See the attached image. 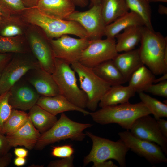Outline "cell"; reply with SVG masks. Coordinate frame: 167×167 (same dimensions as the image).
Here are the masks:
<instances>
[{
	"label": "cell",
	"mask_w": 167,
	"mask_h": 167,
	"mask_svg": "<svg viewBox=\"0 0 167 167\" xmlns=\"http://www.w3.org/2000/svg\"><path fill=\"white\" fill-rule=\"evenodd\" d=\"M161 77L157 79H155L153 84H156L160 82H162L167 80V73H165Z\"/></svg>",
	"instance_id": "47"
},
{
	"label": "cell",
	"mask_w": 167,
	"mask_h": 167,
	"mask_svg": "<svg viewBox=\"0 0 167 167\" xmlns=\"http://www.w3.org/2000/svg\"><path fill=\"white\" fill-rule=\"evenodd\" d=\"M66 20L79 24L86 32L90 40L101 39L104 36L106 25L101 13V4L94 5L85 11H75Z\"/></svg>",
	"instance_id": "12"
},
{
	"label": "cell",
	"mask_w": 167,
	"mask_h": 167,
	"mask_svg": "<svg viewBox=\"0 0 167 167\" xmlns=\"http://www.w3.org/2000/svg\"><path fill=\"white\" fill-rule=\"evenodd\" d=\"M29 42L31 49L41 67L52 74L55 67V58L49 42L36 34L30 35Z\"/></svg>",
	"instance_id": "16"
},
{
	"label": "cell",
	"mask_w": 167,
	"mask_h": 167,
	"mask_svg": "<svg viewBox=\"0 0 167 167\" xmlns=\"http://www.w3.org/2000/svg\"><path fill=\"white\" fill-rule=\"evenodd\" d=\"M25 49L22 43L11 37L0 36V53H24Z\"/></svg>",
	"instance_id": "31"
},
{
	"label": "cell",
	"mask_w": 167,
	"mask_h": 167,
	"mask_svg": "<svg viewBox=\"0 0 167 167\" xmlns=\"http://www.w3.org/2000/svg\"><path fill=\"white\" fill-rule=\"evenodd\" d=\"M101 0H91L92 6L95 5L100 4Z\"/></svg>",
	"instance_id": "49"
},
{
	"label": "cell",
	"mask_w": 167,
	"mask_h": 167,
	"mask_svg": "<svg viewBox=\"0 0 167 167\" xmlns=\"http://www.w3.org/2000/svg\"><path fill=\"white\" fill-rule=\"evenodd\" d=\"M14 153L17 157L26 158L28 154V151L24 148H15Z\"/></svg>",
	"instance_id": "42"
},
{
	"label": "cell",
	"mask_w": 167,
	"mask_h": 167,
	"mask_svg": "<svg viewBox=\"0 0 167 167\" xmlns=\"http://www.w3.org/2000/svg\"><path fill=\"white\" fill-rule=\"evenodd\" d=\"M150 114H152L150 110L142 101L107 106L89 113L92 120L98 124H117L128 131L137 118Z\"/></svg>",
	"instance_id": "2"
},
{
	"label": "cell",
	"mask_w": 167,
	"mask_h": 167,
	"mask_svg": "<svg viewBox=\"0 0 167 167\" xmlns=\"http://www.w3.org/2000/svg\"><path fill=\"white\" fill-rule=\"evenodd\" d=\"M85 134L92 140V145L89 153L84 158V166L91 162L96 164L112 159L117 161L121 167H126V156L130 150L122 141L120 139L112 141L89 131Z\"/></svg>",
	"instance_id": "5"
},
{
	"label": "cell",
	"mask_w": 167,
	"mask_h": 167,
	"mask_svg": "<svg viewBox=\"0 0 167 167\" xmlns=\"http://www.w3.org/2000/svg\"><path fill=\"white\" fill-rule=\"evenodd\" d=\"M148 2H166L167 0H148Z\"/></svg>",
	"instance_id": "50"
},
{
	"label": "cell",
	"mask_w": 167,
	"mask_h": 167,
	"mask_svg": "<svg viewBox=\"0 0 167 167\" xmlns=\"http://www.w3.org/2000/svg\"><path fill=\"white\" fill-rule=\"evenodd\" d=\"M93 126L91 123H82L73 121L64 113L49 129L41 134L34 148L41 150L46 146L62 140L81 141L86 136L83 131Z\"/></svg>",
	"instance_id": "4"
},
{
	"label": "cell",
	"mask_w": 167,
	"mask_h": 167,
	"mask_svg": "<svg viewBox=\"0 0 167 167\" xmlns=\"http://www.w3.org/2000/svg\"><path fill=\"white\" fill-rule=\"evenodd\" d=\"M92 167H118L112 161H105L93 164Z\"/></svg>",
	"instance_id": "43"
},
{
	"label": "cell",
	"mask_w": 167,
	"mask_h": 167,
	"mask_svg": "<svg viewBox=\"0 0 167 167\" xmlns=\"http://www.w3.org/2000/svg\"><path fill=\"white\" fill-rule=\"evenodd\" d=\"M74 150L72 145L66 144L53 146L51 152L52 156L59 158H66L73 155Z\"/></svg>",
	"instance_id": "33"
},
{
	"label": "cell",
	"mask_w": 167,
	"mask_h": 167,
	"mask_svg": "<svg viewBox=\"0 0 167 167\" xmlns=\"http://www.w3.org/2000/svg\"><path fill=\"white\" fill-rule=\"evenodd\" d=\"M112 60L127 82L135 71L144 65L141 59L139 49L121 54L118 53Z\"/></svg>",
	"instance_id": "20"
},
{
	"label": "cell",
	"mask_w": 167,
	"mask_h": 167,
	"mask_svg": "<svg viewBox=\"0 0 167 167\" xmlns=\"http://www.w3.org/2000/svg\"><path fill=\"white\" fill-rule=\"evenodd\" d=\"M75 6L71 0H39L36 7L47 16L66 20L75 11Z\"/></svg>",
	"instance_id": "19"
},
{
	"label": "cell",
	"mask_w": 167,
	"mask_h": 167,
	"mask_svg": "<svg viewBox=\"0 0 167 167\" xmlns=\"http://www.w3.org/2000/svg\"><path fill=\"white\" fill-rule=\"evenodd\" d=\"M1 11L2 10H1V9H0V20H1V15H2V12H1Z\"/></svg>",
	"instance_id": "51"
},
{
	"label": "cell",
	"mask_w": 167,
	"mask_h": 167,
	"mask_svg": "<svg viewBox=\"0 0 167 167\" xmlns=\"http://www.w3.org/2000/svg\"><path fill=\"white\" fill-rule=\"evenodd\" d=\"M40 67L37 60L24 57L11 59L1 73L0 95L8 91L29 71Z\"/></svg>",
	"instance_id": "11"
},
{
	"label": "cell",
	"mask_w": 167,
	"mask_h": 167,
	"mask_svg": "<svg viewBox=\"0 0 167 167\" xmlns=\"http://www.w3.org/2000/svg\"><path fill=\"white\" fill-rule=\"evenodd\" d=\"M90 41L88 39L76 38L65 35L56 39H50L49 42L55 58L71 65L79 62Z\"/></svg>",
	"instance_id": "10"
},
{
	"label": "cell",
	"mask_w": 167,
	"mask_h": 167,
	"mask_svg": "<svg viewBox=\"0 0 167 167\" xmlns=\"http://www.w3.org/2000/svg\"><path fill=\"white\" fill-rule=\"evenodd\" d=\"M0 9L3 10L20 11L27 9L22 0H0Z\"/></svg>",
	"instance_id": "35"
},
{
	"label": "cell",
	"mask_w": 167,
	"mask_h": 167,
	"mask_svg": "<svg viewBox=\"0 0 167 167\" xmlns=\"http://www.w3.org/2000/svg\"><path fill=\"white\" fill-rule=\"evenodd\" d=\"M129 131L138 138L157 144L167 155V138L161 132L157 120L154 118L147 115L138 118Z\"/></svg>",
	"instance_id": "13"
},
{
	"label": "cell",
	"mask_w": 167,
	"mask_h": 167,
	"mask_svg": "<svg viewBox=\"0 0 167 167\" xmlns=\"http://www.w3.org/2000/svg\"><path fill=\"white\" fill-rule=\"evenodd\" d=\"M52 74L60 94L75 105L83 109L86 108L87 95L79 87L75 72L70 64L62 59L55 58V69Z\"/></svg>",
	"instance_id": "6"
},
{
	"label": "cell",
	"mask_w": 167,
	"mask_h": 167,
	"mask_svg": "<svg viewBox=\"0 0 167 167\" xmlns=\"http://www.w3.org/2000/svg\"><path fill=\"white\" fill-rule=\"evenodd\" d=\"M129 10L137 14L142 19L144 26L153 30L151 22V10L146 0H126Z\"/></svg>",
	"instance_id": "28"
},
{
	"label": "cell",
	"mask_w": 167,
	"mask_h": 167,
	"mask_svg": "<svg viewBox=\"0 0 167 167\" xmlns=\"http://www.w3.org/2000/svg\"><path fill=\"white\" fill-rule=\"evenodd\" d=\"M71 67L78 76L80 88L87 97L86 108L92 112L96 110L102 97L112 86L98 77L92 68L76 62Z\"/></svg>",
	"instance_id": "7"
},
{
	"label": "cell",
	"mask_w": 167,
	"mask_h": 167,
	"mask_svg": "<svg viewBox=\"0 0 167 167\" xmlns=\"http://www.w3.org/2000/svg\"><path fill=\"white\" fill-rule=\"evenodd\" d=\"M134 25L144 26V24L137 14L131 11H128L106 25L104 36L107 38H115L116 36L121 31Z\"/></svg>",
	"instance_id": "23"
},
{
	"label": "cell",
	"mask_w": 167,
	"mask_h": 167,
	"mask_svg": "<svg viewBox=\"0 0 167 167\" xmlns=\"http://www.w3.org/2000/svg\"><path fill=\"white\" fill-rule=\"evenodd\" d=\"M146 0L148 2V0Z\"/></svg>",
	"instance_id": "53"
},
{
	"label": "cell",
	"mask_w": 167,
	"mask_h": 167,
	"mask_svg": "<svg viewBox=\"0 0 167 167\" xmlns=\"http://www.w3.org/2000/svg\"><path fill=\"white\" fill-rule=\"evenodd\" d=\"M1 73H0V78H1Z\"/></svg>",
	"instance_id": "52"
},
{
	"label": "cell",
	"mask_w": 167,
	"mask_h": 167,
	"mask_svg": "<svg viewBox=\"0 0 167 167\" xmlns=\"http://www.w3.org/2000/svg\"><path fill=\"white\" fill-rule=\"evenodd\" d=\"M159 128L163 135L167 138V121L160 118L157 120Z\"/></svg>",
	"instance_id": "41"
},
{
	"label": "cell",
	"mask_w": 167,
	"mask_h": 167,
	"mask_svg": "<svg viewBox=\"0 0 167 167\" xmlns=\"http://www.w3.org/2000/svg\"><path fill=\"white\" fill-rule=\"evenodd\" d=\"M26 10L24 17L26 20L41 27L50 39L69 34L89 39L85 30L76 22L49 16L39 11L36 7Z\"/></svg>",
	"instance_id": "3"
},
{
	"label": "cell",
	"mask_w": 167,
	"mask_h": 167,
	"mask_svg": "<svg viewBox=\"0 0 167 167\" xmlns=\"http://www.w3.org/2000/svg\"><path fill=\"white\" fill-rule=\"evenodd\" d=\"M41 135L29 118L26 122L21 127L6 136L11 147L24 146L31 150L34 148Z\"/></svg>",
	"instance_id": "17"
},
{
	"label": "cell",
	"mask_w": 167,
	"mask_h": 167,
	"mask_svg": "<svg viewBox=\"0 0 167 167\" xmlns=\"http://www.w3.org/2000/svg\"><path fill=\"white\" fill-rule=\"evenodd\" d=\"M74 156L61 159L51 161L48 164V167H73Z\"/></svg>",
	"instance_id": "36"
},
{
	"label": "cell",
	"mask_w": 167,
	"mask_h": 167,
	"mask_svg": "<svg viewBox=\"0 0 167 167\" xmlns=\"http://www.w3.org/2000/svg\"><path fill=\"white\" fill-rule=\"evenodd\" d=\"M21 33V30L18 26L14 25H9L5 27L1 31L2 36L11 37L19 35Z\"/></svg>",
	"instance_id": "37"
},
{
	"label": "cell",
	"mask_w": 167,
	"mask_h": 167,
	"mask_svg": "<svg viewBox=\"0 0 167 167\" xmlns=\"http://www.w3.org/2000/svg\"><path fill=\"white\" fill-rule=\"evenodd\" d=\"M26 8L36 7L39 0H22Z\"/></svg>",
	"instance_id": "44"
},
{
	"label": "cell",
	"mask_w": 167,
	"mask_h": 167,
	"mask_svg": "<svg viewBox=\"0 0 167 167\" xmlns=\"http://www.w3.org/2000/svg\"><path fill=\"white\" fill-rule=\"evenodd\" d=\"M135 92L129 86L112 85L102 97L98 105L101 108L129 102Z\"/></svg>",
	"instance_id": "21"
},
{
	"label": "cell",
	"mask_w": 167,
	"mask_h": 167,
	"mask_svg": "<svg viewBox=\"0 0 167 167\" xmlns=\"http://www.w3.org/2000/svg\"><path fill=\"white\" fill-rule=\"evenodd\" d=\"M11 58V54L0 53V73H2Z\"/></svg>",
	"instance_id": "39"
},
{
	"label": "cell",
	"mask_w": 167,
	"mask_h": 167,
	"mask_svg": "<svg viewBox=\"0 0 167 167\" xmlns=\"http://www.w3.org/2000/svg\"><path fill=\"white\" fill-rule=\"evenodd\" d=\"M28 113L23 110L12 109L9 117L3 125L2 133L10 134L18 130L27 121Z\"/></svg>",
	"instance_id": "29"
},
{
	"label": "cell",
	"mask_w": 167,
	"mask_h": 167,
	"mask_svg": "<svg viewBox=\"0 0 167 167\" xmlns=\"http://www.w3.org/2000/svg\"><path fill=\"white\" fill-rule=\"evenodd\" d=\"M28 117L34 126L42 134L50 128L58 120L56 116L38 105H34L29 110Z\"/></svg>",
	"instance_id": "25"
},
{
	"label": "cell",
	"mask_w": 167,
	"mask_h": 167,
	"mask_svg": "<svg viewBox=\"0 0 167 167\" xmlns=\"http://www.w3.org/2000/svg\"><path fill=\"white\" fill-rule=\"evenodd\" d=\"M145 92L152 95L167 98V80L152 84L146 89Z\"/></svg>",
	"instance_id": "34"
},
{
	"label": "cell",
	"mask_w": 167,
	"mask_h": 167,
	"mask_svg": "<svg viewBox=\"0 0 167 167\" xmlns=\"http://www.w3.org/2000/svg\"><path fill=\"white\" fill-rule=\"evenodd\" d=\"M101 12L106 25L129 11L126 0H101Z\"/></svg>",
	"instance_id": "26"
},
{
	"label": "cell",
	"mask_w": 167,
	"mask_h": 167,
	"mask_svg": "<svg viewBox=\"0 0 167 167\" xmlns=\"http://www.w3.org/2000/svg\"><path fill=\"white\" fill-rule=\"evenodd\" d=\"M158 12L160 14L166 15L167 14V8L164 6L160 5L158 7Z\"/></svg>",
	"instance_id": "48"
},
{
	"label": "cell",
	"mask_w": 167,
	"mask_h": 167,
	"mask_svg": "<svg viewBox=\"0 0 167 167\" xmlns=\"http://www.w3.org/2000/svg\"><path fill=\"white\" fill-rule=\"evenodd\" d=\"M26 160L25 158L17 157L14 159V165L18 167L24 165L26 163Z\"/></svg>",
	"instance_id": "45"
},
{
	"label": "cell",
	"mask_w": 167,
	"mask_h": 167,
	"mask_svg": "<svg viewBox=\"0 0 167 167\" xmlns=\"http://www.w3.org/2000/svg\"><path fill=\"white\" fill-rule=\"evenodd\" d=\"M11 148L6 136L0 133V156L9 152Z\"/></svg>",
	"instance_id": "38"
},
{
	"label": "cell",
	"mask_w": 167,
	"mask_h": 167,
	"mask_svg": "<svg viewBox=\"0 0 167 167\" xmlns=\"http://www.w3.org/2000/svg\"><path fill=\"white\" fill-rule=\"evenodd\" d=\"M140 56L144 65L155 75L167 73V38L160 33L144 26Z\"/></svg>",
	"instance_id": "1"
},
{
	"label": "cell",
	"mask_w": 167,
	"mask_h": 167,
	"mask_svg": "<svg viewBox=\"0 0 167 167\" xmlns=\"http://www.w3.org/2000/svg\"><path fill=\"white\" fill-rule=\"evenodd\" d=\"M144 26L129 27L117 35L116 48L117 52H126L134 49L140 42Z\"/></svg>",
	"instance_id": "22"
},
{
	"label": "cell",
	"mask_w": 167,
	"mask_h": 167,
	"mask_svg": "<svg viewBox=\"0 0 167 167\" xmlns=\"http://www.w3.org/2000/svg\"><path fill=\"white\" fill-rule=\"evenodd\" d=\"M9 94V91L0 95V133L2 134L4 123L13 109L8 102Z\"/></svg>",
	"instance_id": "32"
},
{
	"label": "cell",
	"mask_w": 167,
	"mask_h": 167,
	"mask_svg": "<svg viewBox=\"0 0 167 167\" xmlns=\"http://www.w3.org/2000/svg\"><path fill=\"white\" fill-rule=\"evenodd\" d=\"M118 135L120 139L130 150L144 158L152 165L167 162L166 155L157 144L138 138L129 131L119 132Z\"/></svg>",
	"instance_id": "9"
},
{
	"label": "cell",
	"mask_w": 167,
	"mask_h": 167,
	"mask_svg": "<svg viewBox=\"0 0 167 167\" xmlns=\"http://www.w3.org/2000/svg\"><path fill=\"white\" fill-rule=\"evenodd\" d=\"M138 93L141 101L149 109L156 119L157 120L160 118L167 117V104L143 92Z\"/></svg>",
	"instance_id": "30"
},
{
	"label": "cell",
	"mask_w": 167,
	"mask_h": 167,
	"mask_svg": "<svg viewBox=\"0 0 167 167\" xmlns=\"http://www.w3.org/2000/svg\"><path fill=\"white\" fill-rule=\"evenodd\" d=\"M75 6L80 7H86L88 4V0H71Z\"/></svg>",
	"instance_id": "46"
},
{
	"label": "cell",
	"mask_w": 167,
	"mask_h": 167,
	"mask_svg": "<svg viewBox=\"0 0 167 167\" xmlns=\"http://www.w3.org/2000/svg\"><path fill=\"white\" fill-rule=\"evenodd\" d=\"M155 75L144 65H143L131 75L128 80V85L135 92L138 93L145 92L155 79Z\"/></svg>",
	"instance_id": "27"
},
{
	"label": "cell",
	"mask_w": 167,
	"mask_h": 167,
	"mask_svg": "<svg viewBox=\"0 0 167 167\" xmlns=\"http://www.w3.org/2000/svg\"><path fill=\"white\" fill-rule=\"evenodd\" d=\"M116 44L115 38L90 40L88 45L82 53L78 62L93 68L104 61L113 60L118 54Z\"/></svg>",
	"instance_id": "8"
},
{
	"label": "cell",
	"mask_w": 167,
	"mask_h": 167,
	"mask_svg": "<svg viewBox=\"0 0 167 167\" xmlns=\"http://www.w3.org/2000/svg\"><path fill=\"white\" fill-rule=\"evenodd\" d=\"M36 104L55 116L69 111L79 112L85 116L90 113L84 109L75 105L61 94L53 96H40Z\"/></svg>",
	"instance_id": "18"
},
{
	"label": "cell",
	"mask_w": 167,
	"mask_h": 167,
	"mask_svg": "<svg viewBox=\"0 0 167 167\" xmlns=\"http://www.w3.org/2000/svg\"><path fill=\"white\" fill-rule=\"evenodd\" d=\"M92 69L98 77L112 86L127 82L112 60L104 61Z\"/></svg>",
	"instance_id": "24"
},
{
	"label": "cell",
	"mask_w": 167,
	"mask_h": 167,
	"mask_svg": "<svg viewBox=\"0 0 167 167\" xmlns=\"http://www.w3.org/2000/svg\"><path fill=\"white\" fill-rule=\"evenodd\" d=\"M12 155L8 152L0 156V167H6L11 161Z\"/></svg>",
	"instance_id": "40"
},
{
	"label": "cell",
	"mask_w": 167,
	"mask_h": 167,
	"mask_svg": "<svg viewBox=\"0 0 167 167\" xmlns=\"http://www.w3.org/2000/svg\"><path fill=\"white\" fill-rule=\"evenodd\" d=\"M28 82L41 96H53L60 94L58 85L52 74L41 67L29 71Z\"/></svg>",
	"instance_id": "15"
},
{
	"label": "cell",
	"mask_w": 167,
	"mask_h": 167,
	"mask_svg": "<svg viewBox=\"0 0 167 167\" xmlns=\"http://www.w3.org/2000/svg\"><path fill=\"white\" fill-rule=\"evenodd\" d=\"M19 80L9 90L8 102L13 109L29 110L36 104L40 95L29 82Z\"/></svg>",
	"instance_id": "14"
}]
</instances>
